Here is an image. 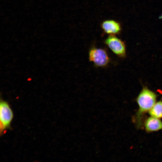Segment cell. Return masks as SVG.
Masks as SVG:
<instances>
[{
  "label": "cell",
  "instance_id": "obj_1",
  "mask_svg": "<svg viewBox=\"0 0 162 162\" xmlns=\"http://www.w3.org/2000/svg\"><path fill=\"white\" fill-rule=\"evenodd\" d=\"M157 95L153 91L144 87L137 97L136 100L139 109L134 119L137 127L142 126L144 115L148 112L156 103Z\"/></svg>",
  "mask_w": 162,
  "mask_h": 162
},
{
  "label": "cell",
  "instance_id": "obj_2",
  "mask_svg": "<svg viewBox=\"0 0 162 162\" xmlns=\"http://www.w3.org/2000/svg\"><path fill=\"white\" fill-rule=\"evenodd\" d=\"M88 58L89 61L93 62L96 67H106L111 62V58L105 49L98 48L94 45L89 50Z\"/></svg>",
  "mask_w": 162,
  "mask_h": 162
},
{
  "label": "cell",
  "instance_id": "obj_3",
  "mask_svg": "<svg viewBox=\"0 0 162 162\" xmlns=\"http://www.w3.org/2000/svg\"><path fill=\"white\" fill-rule=\"evenodd\" d=\"M14 113L8 103L1 98L0 101V135H3L7 130L11 129V124Z\"/></svg>",
  "mask_w": 162,
  "mask_h": 162
},
{
  "label": "cell",
  "instance_id": "obj_4",
  "mask_svg": "<svg viewBox=\"0 0 162 162\" xmlns=\"http://www.w3.org/2000/svg\"><path fill=\"white\" fill-rule=\"evenodd\" d=\"M104 44L118 57L124 58L126 56L124 43L115 35H109L104 40Z\"/></svg>",
  "mask_w": 162,
  "mask_h": 162
},
{
  "label": "cell",
  "instance_id": "obj_5",
  "mask_svg": "<svg viewBox=\"0 0 162 162\" xmlns=\"http://www.w3.org/2000/svg\"><path fill=\"white\" fill-rule=\"evenodd\" d=\"M100 27L104 33L109 35H116L119 34L121 31L120 24L113 20H108L103 21Z\"/></svg>",
  "mask_w": 162,
  "mask_h": 162
},
{
  "label": "cell",
  "instance_id": "obj_6",
  "mask_svg": "<svg viewBox=\"0 0 162 162\" xmlns=\"http://www.w3.org/2000/svg\"><path fill=\"white\" fill-rule=\"evenodd\" d=\"M144 126L148 132L157 131L162 130V122L159 118L151 116L145 121Z\"/></svg>",
  "mask_w": 162,
  "mask_h": 162
},
{
  "label": "cell",
  "instance_id": "obj_7",
  "mask_svg": "<svg viewBox=\"0 0 162 162\" xmlns=\"http://www.w3.org/2000/svg\"><path fill=\"white\" fill-rule=\"evenodd\" d=\"M152 116L157 118H162V101L160 100L156 103L148 112Z\"/></svg>",
  "mask_w": 162,
  "mask_h": 162
}]
</instances>
